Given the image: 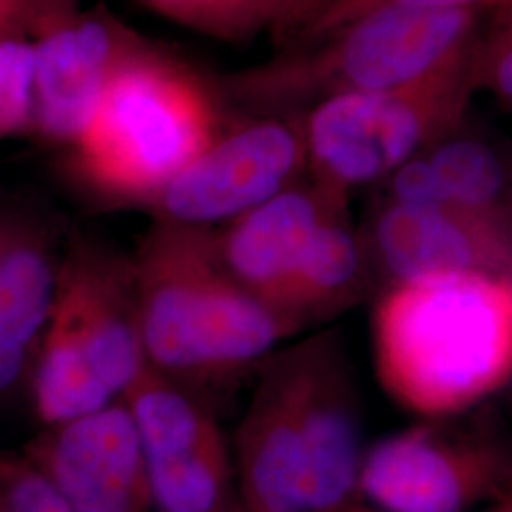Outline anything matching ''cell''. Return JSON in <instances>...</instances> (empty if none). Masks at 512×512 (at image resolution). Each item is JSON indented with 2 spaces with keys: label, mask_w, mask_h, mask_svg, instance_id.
<instances>
[{
  "label": "cell",
  "mask_w": 512,
  "mask_h": 512,
  "mask_svg": "<svg viewBox=\"0 0 512 512\" xmlns=\"http://www.w3.org/2000/svg\"><path fill=\"white\" fill-rule=\"evenodd\" d=\"M57 283L29 228L0 222V391L21 372L25 348L48 323Z\"/></svg>",
  "instance_id": "16"
},
{
  "label": "cell",
  "mask_w": 512,
  "mask_h": 512,
  "mask_svg": "<svg viewBox=\"0 0 512 512\" xmlns=\"http://www.w3.org/2000/svg\"><path fill=\"white\" fill-rule=\"evenodd\" d=\"M35 128V44L25 27L0 29V137Z\"/></svg>",
  "instance_id": "18"
},
{
  "label": "cell",
  "mask_w": 512,
  "mask_h": 512,
  "mask_svg": "<svg viewBox=\"0 0 512 512\" xmlns=\"http://www.w3.org/2000/svg\"><path fill=\"white\" fill-rule=\"evenodd\" d=\"M444 203L512 217V162L486 139L454 131L423 152Z\"/></svg>",
  "instance_id": "17"
},
{
  "label": "cell",
  "mask_w": 512,
  "mask_h": 512,
  "mask_svg": "<svg viewBox=\"0 0 512 512\" xmlns=\"http://www.w3.org/2000/svg\"><path fill=\"white\" fill-rule=\"evenodd\" d=\"M378 293V279L366 238L342 211L327 220L298 260L277 302V310L298 329L327 321Z\"/></svg>",
  "instance_id": "15"
},
{
  "label": "cell",
  "mask_w": 512,
  "mask_h": 512,
  "mask_svg": "<svg viewBox=\"0 0 512 512\" xmlns=\"http://www.w3.org/2000/svg\"><path fill=\"white\" fill-rule=\"evenodd\" d=\"M327 0H247L241 38L268 31L289 46Z\"/></svg>",
  "instance_id": "21"
},
{
  "label": "cell",
  "mask_w": 512,
  "mask_h": 512,
  "mask_svg": "<svg viewBox=\"0 0 512 512\" xmlns=\"http://www.w3.org/2000/svg\"><path fill=\"white\" fill-rule=\"evenodd\" d=\"M366 448L348 351L334 330L281 346L256 370L236 435L243 512H336L359 494Z\"/></svg>",
  "instance_id": "1"
},
{
  "label": "cell",
  "mask_w": 512,
  "mask_h": 512,
  "mask_svg": "<svg viewBox=\"0 0 512 512\" xmlns=\"http://www.w3.org/2000/svg\"><path fill=\"white\" fill-rule=\"evenodd\" d=\"M137 2L162 18L209 35L207 0H137Z\"/></svg>",
  "instance_id": "23"
},
{
  "label": "cell",
  "mask_w": 512,
  "mask_h": 512,
  "mask_svg": "<svg viewBox=\"0 0 512 512\" xmlns=\"http://www.w3.org/2000/svg\"><path fill=\"white\" fill-rule=\"evenodd\" d=\"M44 0L31 25L35 44V128L76 145L112 76L143 40L103 6Z\"/></svg>",
  "instance_id": "11"
},
{
  "label": "cell",
  "mask_w": 512,
  "mask_h": 512,
  "mask_svg": "<svg viewBox=\"0 0 512 512\" xmlns=\"http://www.w3.org/2000/svg\"><path fill=\"white\" fill-rule=\"evenodd\" d=\"M378 291L448 272L512 274V217L454 203L378 207L365 236Z\"/></svg>",
  "instance_id": "12"
},
{
  "label": "cell",
  "mask_w": 512,
  "mask_h": 512,
  "mask_svg": "<svg viewBox=\"0 0 512 512\" xmlns=\"http://www.w3.org/2000/svg\"><path fill=\"white\" fill-rule=\"evenodd\" d=\"M37 6L38 0H0V29L25 27L31 31Z\"/></svg>",
  "instance_id": "25"
},
{
  "label": "cell",
  "mask_w": 512,
  "mask_h": 512,
  "mask_svg": "<svg viewBox=\"0 0 512 512\" xmlns=\"http://www.w3.org/2000/svg\"><path fill=\"white\" fill-rule=\"evenodd\" d=\"M156 512H243L236 463L213 414L145 365L126 395Z\"/></svg>",
  "instance_id": "9"
},
{
  "label": "cell",
  "mask_w": 512,
  "mask_h": 512,
  "mask_svg": "<svg viewBox=\"0 0 512 512\" xmlns=\"http://www.w3.org/2000/svg\"><path fill=\"white\" fill-rule=\"evenodd\" d=\"M336 512H380V511H366V509H359V507H353V505H348V507H344V509H340V511Z\"/></svg>",
  "instance_id": "28"
},
{
  "label": "cell",
  "mask_w": 512,
  "mask_h": 512,
  "mask_svg": "<svg viewBox=\"0 0 512 512\" xmlns=\"http://www.w3.org/2000/svg\"><path fill=\"white\" fill-rule=\"evenodd\" d=\"M133 279L147 365L186 389L256 372L300 332L226 270L209 228L158 220Z\"/></svg>",
  "instance_id": "3"
},
{
  "label": "cell",
  "mask_w": 512,
  "mask_h": 512,
  "mask_svg": "<svg viewBox=\"0 0 512 512\" xmlns=\"http://www.w3.org/2000/svg\"><path fill=\"white\" fill-rule=\"evenodd\" d=\"M501 8H503V16H501V19L511 21L512 23V0H505V2L501 4Z\"/></svg>",
  "instance_id": "27"
},
{
  "label": "cell",
  "mask_w": 512,
  "mask_h": 512,
  "mask_svg": "<svg viewBox=\"0 0 512 512\" xmlns=\"http://www.w3.org/2000/svg\"><path fill=\"white\" fill-rule=\"evenodd\" d=\"M348 200L311 177L287 186L215 234L226 270L239 283L274 306L285 291L298 260L319 228L348 211ZM279 311V310H277Z\"/></svg>",
  "instance_id": "14"
},
{
  "label": "cell",
  "mask_w": 512,
  "mask_h": 512,
  "mask_svg": "<svg viewBox=\"0 0 512 512\" xmlns=\"http://www.w3.org/2000/svg\"><path fill=\"white\" fill-rule=\"evenodd\" d=\"M473 63L475 55L399 90L340 95L311 107L304 118L311 179L349 198L458 131L475 88Z\"/></svg>",
  "instance_id": "7"
},
{
  "label": "cell",
  "mask_w": 512,
  "mask_h": 512,
  "mask_svg": "<svg viewBox=\"0 0 512 512\" xmlns=\"http://www.w3.org/2000/svg\"><path fill=\"white\" fill-rule=\"evenodd\" d=\"M145 365L133 270L101 253H76L48 319L35 382L40 418L65 425L107 408Z\"/></svg>",
  "instance_id": "6"
},
{
  "label": "cell",
  "mask_w": 512,
  "mask_h": 512,
  "mask_svg": "<svg viewBox=\"0 0 512 512\" xmlns=\"http://www.w3.org/2000/svg\"><path fill=\"white\" fill-rule=\"evenodd\" d=\"M222 131L213 92L143 42L112 76L74 154L99 190L148 203Z\"/></svg>",
  "instance_id": "5"
},
{
  "label": "cell",
  "mask_w": 512,
  "mask_h": 512,
  "mask_svg": "<svg viewBox=\"0 0 512 512\" xmlns=\"http://www.w3.org/2000/svg\"><path fill=\"white\" fill-rule=\"evenodd\" d=\"M505 0H327L315 16L306 23L300 35L291 44L311 42L317 38L330 35L332 31L361 18L368 12L380 8H420V10H478L480 6L497 4L501 6ZM289 44V46H291Z\"/></svg>",
  "instance_id": "19"
},
{
  "label": "cell",
  "mask_w": 512,
  "mask_h": 512,
  "mask_svg": "<svg viewBox=\"0 0 512 512\" xmlns=\"http://www.w3.org/2000/svg\"><path fill=\"white\" fill-rule=\"evenodd\" d=\"M486 512H512V494L503 497V499H499L494 509H490V511Z\"/></svg>",
  "instance_id": "26"
},
{
  "label": "cell",
  "mask_w": 512,
  "mask_h": 512,
  "mask_svg": "<svg viewBox=\"0 0 512 512\" xmlns=\"http://www.w3.org/2000/svg\"><path fill=\"white\" fill-rule=\"evenodd\" d=\"M308 171L304 120L264 116L219 139L150 200L158 220L209 228L238 219Z\"/></svg>",
  "instance_id": "10"
},
{
  "label": "cell",
  "mask_w": 512,
  "mask_h": 512,
  "mask_svg": "<svg viewBox=\"0 0 512 512\" xmlns=\"http://www.w3.org/2000/svg\"><path fill=\"white\" fill-rule=\"evenodd\" d=\"M0 512L73 511L37 465H8L0 471Z\"/></svg>",
  "instance_id": "20"
},
{
  "label": "cell",
  "mask_w": 512,
  "mask_h": 512,
  "mask_svg": "<svg viewBox=\"0 0 512 512\" xmlns=\"http://www.w3.org/2000/svg\"><path fill=\"white\" fill-rule=\"evenodd\" d=\"M37 467L73 512H156L126 403L59 425L40 448Z\"/></svg>",
  "instance_id": "13"
},
{
  "label": "cell",
  "mask_w": 512,
  "mask_h": 512,
  "mask_svg": "<svg viewBox=\"0 0 512 512\" xmlns=\"http://www.w3.org/2000/svg\"><path fill=\"white\" fill-rule=\"evenodd\" d=\"M359 494L380 512H465L512 494V452L448 420H425L366 450Z\"/></svg>",
  "instance_id": "8"
},
{
  "label": "cell",
  "mask_w": 512,
  "mask_h": 512,
  "mask_svg": "<svg viewBox=\"0 0 512 512\" xmlns=\"http://www.w3.org/2000/svg\"><path fill=\"white\" fill-rule=\"evenodd\" d=\"M475 86H488L492 92L512 105V23L501 19L494 37L484 46H476L473 63Z\"/></svg>",
  "instance_id": "22"
},
{
  "label": "cell",
  "mask_w": 512,
  "mask_h": 512,
  "mask_svg": "<svg viewBox=\"0 0 512 512\" xmlns=\"http://www.w3.org/2000/svg\"><path fill=\"white\" fill-rule=\"evenodd\" d=\"M385 395L420 420H452L512 380V274L448 272L389 283L370 317Z\"/></svg>",
  "instance_id": "2"
},
{
  "label": "cell",
  "mask_w": 512,
  "mask_h": 512,
  "mask_svg": "<svg viewBox=\"0 0 512 512\" xmlns=\"http://www.w3.org/2000/svg\"><path fill=\"white\" fill-rule=\"evenodd\" d=\"M209 6V35L239 40L247 0H207Z\"/></svg>",
  "instance_id": "24"
},
{
  "label": "cell",
  "mask_w": 512,
  "mask_h": 512,
  "mask_svg": "<svg viewBox=\"0 0 512 512\" xmlns=\"http://www.w3.org/2000/svg\"><path fill=\"white\" fill-rule=\"evenodd\" d=\"M476 44V10L380 8L228 74L220 92L260 116H281L340 95L416 84L473 57Z\"/></svg>",
  "instance_id": "4"
}]
</instances>
